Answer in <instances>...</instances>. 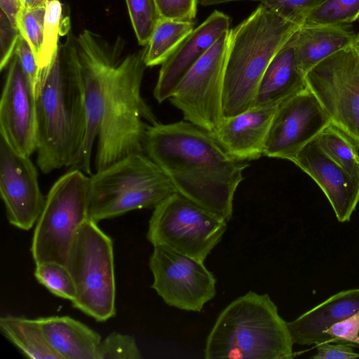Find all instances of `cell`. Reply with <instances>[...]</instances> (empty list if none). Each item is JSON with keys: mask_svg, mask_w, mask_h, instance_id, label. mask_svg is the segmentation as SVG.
<instances>
[{"mask_svg": "<svg viewBox=\"0 0 359 359\" xmlns=\"http://www.w3.org/2000/svg\"><path fill=\"white\" fill-rule=\"evenodd\" d=\"M143 147L177 193L231 219L234 195L249 164L230 156L211 133L185 120L157 122L147 127Z\"/></svg>", "mask_w": 359, "mask_h": 359, "instance_id": "cell-1", "label": "cell"}, {"mask_svg": "<svg viewBox=\"0 0 359 359\" xmlns=\"http://www.w3.org/2000/svg\"><path fill=\"white\" fill-rule=\"evenodd\" d=\"M36 163L47 174L70 167L86 130L83 90L76 62L62 46L36 95Z\"/></svg>", "mask_w": 359, "mask_h": 359, "instance_id": "cell-2", "label": "cell"}, {"mask_svg": "<svg viewBox=\"0 0 359 359\" xmlns=\"http://www.w3.org/2000/svg\"><path fill=\"white\" fill-rule=\"evenodd\" d=\"M293 341L287 322L268 294L249 291L228 304L206 339V359H290Z\"/></svg>", "mask_w": 359, "mask_h": 359, "instance_id": "cell-3", "label": "cell"}, {"mask_svg": "<svg viewBox=\"0 0 359 359\" xmlns=\"http://www.w3.org/2000/svg\"><path fill=\"white\" fill-rule=\"evenodd\" d=\"M299 27L259 4L229 30L222 95L224 118L254 106L266 67Z\"/></svg>", "mask_w": 359, "mask_h": 359, "instance_id": "cell-4", "label": "cell"}, {"mask_svg": "<svg viewBox=\"0 0 359 359\" xmlns=\"http://www.w3.org/2000/svg\"><path fill=\"white\" fill-rule=\"evenodd\" d=\"M146 67L144 48L123 55L110 72L97 137L96 171L129 155L144 153L147 128L158 122L141 95Z\"/></svg>", "mask_w": 359, "mask_h": 359, "instance_id": "cell-5", "label": "cell"}, {"mask_svg": "<svg viewBox=\"0 0 359 359\" xmlns=\"http://www.w3.org/2000/svg\"><path fill=\"white\" fill-rule=\"evenodd\" d=\"M89 177V217L97 223L134 210L154 208L176 192L144 153L129 155Z\"/></svg>", "mask_w": 359, "mask_h": 359, "instance_id": "cell-6", "label": "cell"}, {"mask_svg": "<svg viewBox=\"0 0 359 359\" xmlns=\"http://www.w3.org/2000/svg\"><path fill=\"white\" fill-rule=\"evenodd\" d=\"M65 266L76 287L72 306L98 322L116 315L113 241L88 218L77 233Z\"/></svg>", "mask_w": 359, "mask_h": 359, "instance_id": "cell-7", "label": "cell"}, {"mask_svg": "<svg viewBox=\"0 0 359 359\" xmlns=\"http://www.w3.org/2000/svg\"><path fill=\"white\" fill-rule=\"evenodd\" d=\"M90 177L71 170L51 187L32 239L35 264L65 261L81 226L89 217Z\"/></svg>", "mask_w": 359, "mask_h": 359, "instance_id": "cell-8", "label": "cell"}, {"mask_svg": "<svg viewBox=\"0 0 359 359\" xmlns=\"http://www.w3.org/2000/svg\"><path fill=\"white\" fill-rule=\"evenodd\" d=\"M123 41L111 42L90 29L69 34L63 46L74 57L81 79L86 114L85 135L81 149L70 165L91 175V156L102 120L105 90L112 67L121 59Z\"/></svg>", "mask_w": 359, "mask_h": 359, "instance_id": "cell-9", "label": "cell"}, {"mask_svg": "<svg viewBox=\"0 0 359 359\" xmlns=\"http://www.w3.org/2000/svg\"><path fill=\"white\" fill-rule=\"evenodd\" d=\"M226 228L222 216L175 192L154 208L147 238L204 262Z\"/></svg>", "mask_w": 359, "mask_h": 359, "instance_id": "cell-10", "label": "cell"}, {"mask_svg": "<svg viewBox=\"0 0 359 359\" xmlns=\"http://www.w3.org/2000/svg\"><path fill=\"white\" fill-rule=\"evenodd\" d=\"M306 81L331 124L359 148V50L353 43L313 67Z\"/></svg>", "mask_w": 359, "mask_h": 359, "instance_id": "cell-11", "label": "cell"}, {"mask_svg": "<svg viewBox=\"0 0 359 359\" xmlns=\"http://www.w3.org/2000/svg\"><path fill=\"white\" fill-rule=\"evenodd\" d=\"M229 30L194 63L169 98L184 120L210 133L224 118L222 95Z\"/></svg>", "mask_w": 359, "mask_h": 359, "instance_id": "cell-12", "label": "cell"}, {"mask_svg": "<svg viewBox=\"0 0 359 359\" xmlns=\"http://www.w3.org/2000/svg\"><path fill=\"white\" fill-rule=\"evenodd\" d=\"M149 264L151 287L170 306L201 312L216 294V278L204 262L158 245L154 246Z\"/></svg>", "mask_w": 359, "mask_h": 359, "instance_id": "cell-13", "label": "cell"}, {"mask_svg": "<svg viewBox=\"0 0 359 359\" xmlns=\"http://www.w3.org/2000/svg\"><path fill=\"white\" fill-rule=\"evenodd\" d=\"M330 124L325 109L307 87L278 106L265 142L264 156L292 162L301 149Z\"/></svg>", "mask_w": 359, "mask_h": 359, "instance_id": "cell-14", "label": "cell"}, {"mask_svg": "<svg viewBox=\"0 0 359 359\" xmlns=\"http://www.w3.org/2000/svg\"><path fill=\"white\" fill-rule=\"evenodd\" d=\"M0 193L8 222L21 230L31 229L43 209L36 167L29 156L15 151L0 137Z\"/></svg>", "mask_w": 359, "mask_h": 359, "instance_id": "cell-15", "label": "cell"}, {"mask_svg": "<svg viewBox=\"0 0 359 359\" xmlns=\"http://www.w3.org/2000/svg\"><path fill=\"white\" fill-rule=\"evenodd\" d=\"M6 69L0 101V133L18 152L36 150L37 114L34 86L14 54Z\"/></svg>", "mask_w": 359, "mask_h": 359, "instance_id": "cell-16", "label": "cell"}, {"mask_svg": "<svg viewBox=\"0 0 359 359\" xmlns=\"http://www.w3.org/2000/svg\"><path fill=\"white\" fill-rule=\"evenodd\" d=\"M292 162L322 189L337 220L349 221L359 203V183L322 149L317 137L303 147Z\"/></svg>", "mask_w": 359, "mask_h": 359, "instance_id": "cell-17", "label": "cell"}, {"mask_svg": "<svg viewBox=\"0 0 359 359\" xmlns=\"http://www.w3.org/2000/svg\"><path fill=\"white\" fill-rule=\"evenodd\" d=\"M229 17L214 11L187 36L170 57L161 65L154 96L159 103L171 97L175 88L194 65L226 32Z\"/></svg>", "mask_w": 359, "mask_h": 359, "instance_id": "cell-18", "label": "cell"}, {"mask_svg": "<svg viewBox=\"0 0 359 359\" xmlns=\"http://www.w3.org/2000/svg\"><path fill=\"white\" fill-rule=\"evenodd\" d=\"M278 106H255L237 115L223 118L211 133L236 160H257L264 156L265 142Z\"/></svg>", "mask_w": 359, "mask_h": 359, "instance_id": "cell-19", "label": "cell"}, {"mask_svg": "<svg viewBox=\"0 0 359 359\" xmlns=\"http://www.w3.org/2000/svg\"><path fill=\"white\" fill-rule=\"evenodd\" d=\"M358 311L359 288H353L334 294L287 325L294 344L316 346L328 328Z\"/></svg>", "mask_w": 359, "mask_h": 359, "instance_id": "cell-20", "label": "cell"}, {"mask_svg": "<svg viewBox=\"0 0 359 359\" xmlns=\"http://www.w3.org/2000/svg\"><path fill=\"white\" fill-rule=\"evenodd\" d=\"M292 36L266 67L253 107L278 106L307 88L306 75L297 64Z\"/></svg>", "mask_w": 359, "mask_h": 359, "instance_id": "cell-21", "label": "cell"}, {"mask_svg": "<svg viewBox=\"0 0 359 359\" xmlns=\"http://www.w3.org/2000/svg\"><path fill=\"white\" fill-rule=\"evenodd\" d=\"M51 347L62 359H98L101 336L68 316L37 318Z\"/></svg>", "mask_w": 359, "mask_h": 359, "instance_id": "cell-22", "label": "cell"}, {"mask_svg": "<svg viewBox=\"0 0 359 359\" xmlns=\"http://www.w3.org/2000/svg\"><path fill=\"white\" fill-rule=\"evenodd\" d=\"M349 26H299L292 36L299 69L306 75L319 62L352 44L355 34Z\"/></svg>", "mask_w": 359, "mask_h": 359, "instance_id": "cell-23", "label": "cell"}, {"mask_svg": "<svg viewBox=\"0 0 359 359\" xmlns=\"http://www.w3.org/2000/svg\"><path fill=\"white\" fill-rule=\"evenodd\" d=\"M3 335L25 357L32 359H62L51 347L36 319L6 315L0 318Z\"/></svg>", "mask_w": 359, "mask_h": 359, "instance_id": "cell-24", "label": "cell"}, {"mask_svg": "<svg viewBox=\"0 0 359 359\" xmlns=\"http://www.w3.org/2000/svg\"><path fill=\"white\" fill-rule=\"evenodd\" d=\"M194 28V21L159 18L144 48L147 67L164 62Z\"/></svg>", "mask_w": 359, "mask_h": 359, "instance_id": "cell-25", "label": "cell"}, {"mask_svg": "<svg viewBox=\"0 0 359 359\" xmlns=\"http://www.w3.org/2000/svg\"><path fill=\"white\" fill-rule=\"evenodd\" d=\"M63 20L62 5L60 0H49L46 6L43 42L36 62L38 78L36 95L46 78L59 50V36L67 24Z\"/></svg>", "mask_w": 359, "mask_h": 359, "instance_id": "cell-26", "label": "cell"}, {"mask_svg": "<svg viewBox=\"0 0 359 359\" xmlns=\"http://www.w3.org/2000/svg\"><path fill=\"white\" fill-rule=\"evenodd\" d=\"M317 140L322 149L359 183L358 147L332 124L318 135Z\"/></svg>", "mask_w": 359, "mask_h": 359, "instance_id": "cell-27", "label": "cell"}, {"mask_svg": "<svg viewBox=\"0 0 359 359\" xmlns=\"http://www.w3.org/2000/svg\"><path fill=\"white\" fill-rule=\"evenodd\" d=\"M358 18L359 0H324L302 25L346 26Z\"/></svg>", "mask_w": 359, "mask_h": 359, "instance_id": "cell-28", "label": "cell"}, {"mask_svg": "<svg viewBox=\"0 0 359 359\" xmlns=\"http://www.w3.org/2000/svg\"><path fill=\"white\" fill-rule=\"evenodd\" d=\"M35 266L34 274L41 285L60 298L74 300L76 294L74 282L65 264L50 261Z\"/></svg>", "mask_w": 359, "mask_h": 359, "instance_id": "cell-29", "label": "cell"}, {"mask_svg": "<svg viewBox=\"0 0 359 359\" xmlns=\"http://www.w3.org/2000/svg\"><path fill=\"white\" fill-rule=\"evenodd\" d=\"M130 20L140 45L146 46L160 18L154 0H126Z\"/></svg>", "mask_w": 359, "mask_h": 359, "instance_id": "cell-30", "label": "cell"}, {"mask_svg": "<svg viewBox=\"0 0 359 359\" xmlns=\"http://www.w3.org/2000/svg\"><path fill=\"white\" fill-rule=\"evenodd\" d=\"M45 13L46 7H21L16 19L20 35L29 45L36 59L43 42Z\"/></svg>", "mask_w": 359, "mask_h": 359, "instance_id": "cell-31", "label": "cell"}, {"mask_svg": "<svg viewBox=\"0 0 359 359\" xmlns=\"http://www.w3.org/2000/svg\"><path fill=\"white\" fill-rule=\"evenodd\" d=\"M141 351L135 338L129 334L111 332L102 340L98 359H140Z\"/></svg>", "mask_w": 359, "mask_h": 359, "instance_id": "cell-32", "label": "cell"}, {"mask_svg": "<svg viewBox=\"0 0 359 359\" xmlns=\"http://www.w3.org/2000/svg\"><path fill=\"white\" fill-rule=\"evenodd\" d=\"M285 20L301 26L307 16L324 0H258Z\"/></svg>", "mask_w": 359, "mask_h": 359, "instance_id": "cell-33", "label": "cell"}, {"mask_svg": "<svg viewBox=\"0 0 359 359\" xmlns=\"http://www.w3.org/2000/svg\"><path fill=\"white\" fill-rule=\"evenodd\" d=\"M327 341L359 347V311L328 328L324 333L323 342Z\"/></svg>", "mask_w": 359, "mask_h": 359, "instance_id": "cell-34", "label": "cell"}, {"mask_svg": "<svg viewBox=\"0 0 359 359\" xmlns=\"http://www.w3.org/2000/svg\"><path fill=\"white\" fill-rule=\"evenodd\" d=\"M160 18L193 21L198 0H154Z\"/></svg>", "mask_w": 359, "mask_h": 359, "instance_id": "cell-35", "label": "cell"}, {"mask_svg": "<svg viewBox=\"0 0 359 359\" xmlns=\"http://www.w3.org/2000/svg\"><path fill=\"white\" fill-rule=\"evenodd\" d=\"M20 34L18 29L1 11L0 14V69L6 68L15 54Z\"/></svg>", "mask_w": 359, "mask_h": 359, "instance_id": "cell-36", "label": "cell"}, {"mask_svg": "<svg viewBox=\"0 0 359 359\" xmlns=\"http://www.w3.org/2000/svg\"><path fill=\"white\" fill-rule=\"evenodd\" d=\"M314 359H351L359 358V353L354 351L351 345L339 342H323L316 345Z\"/></svg>", "mask_w": 359, "mask_h": 359, "instance_id": "cell-37", "label": "cell"}, {"mask_svg": "<svg viewBox=\"0 0 359 359\" xmlns=\"http://www.w3.org/2000/svg\"><path fill=\"white\" fill-rule=\"evenodd\" d=\"M15 54L18 56L24 72L36 88L38 78L36 58L27 42L20 35Z\"/></svg>", "mask_w": 359, "mask_h": 359, "instance_id": "cell-38", "label": "cell"}, {"mask_svg": "<svg viewBox=\"0 0 359 359\" xmlns=\"http://www.w3.org/2000/svg\"><path fill=\"white\" fill-rule=\"evenodd\" d=\"M1 11H2L15 26L16 19L21 8L19 0H0ZM18 28V27H17Z\"/></svg>", "mask_w": 359, "mask_h": 359, "instance_id": "cell-39", "label": "cell"}, {"mask_svg": "<svg viewBox=\"0 0 359 359\" xmlns=\"http://www.w3.org/2000/svg\"><path fill=\"white\" fill-rule=\"evenodd\" d=\"M49 0H22L21 7L25 8H34L46 7Z\"/></svg>", "mask_w": 359, "mask_h": 359, "instance_id": "cell-40", "label": "cell"}, {"mask_svg": "<svg viewBox=\"0 0 359 359\" xmlns=\"http://www.w3.org/2000/svg\"><path fill=\"white\" fill-rule=\"evenodd\" d=\"M243 1V0H198V4L202 6H209L213 5H218L220 4L228 3L231 1ZM258 1V0H252Z\"/></svg>", "mask_w": 359, "mask_h": 359, "instance_id": "cell-41", "label": "cell"}, {"mask_svg": "<svg viewBox=\"0 0 359 359\" xmlns=\"http://www.w3.org/2000/svg\"><path fill=\"white\" fill-rule=\"evenodd\" d=\"M354 46L357 48V49L359 50V33L355 34L354 41H353Z\"/></svg>", "mask_w": 359, "mask_h": 359, "instance_id": "cell-42", "label": "cell"}, {"mask_svg": "<svg viewBox=\"0 0 359 359\" xmlns=\"http://www.w3.org/2000/svg\"><path fill=\"white\" fill-rule=\"evenodd\" d=\"M19 1H20V4H21L22 0H19Z\"/></svg>", "mask_w": 359, "mask_h": 359, "instance_id": "cell-43", "label": "cell"}]
</instances>
